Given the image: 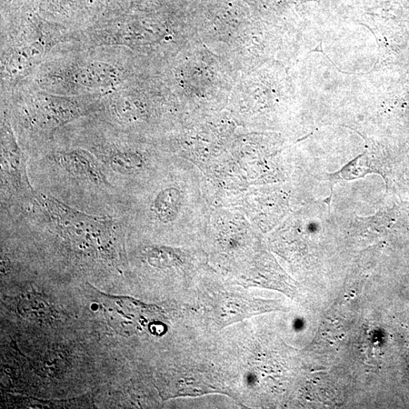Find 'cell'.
Instances as JSON below:
<instances>
[{"instance_id":"3957f363","label":"cell","mask_w":409,"mask_h":409,"mask_svg":"<svg viewBox=\"0 0 409 409\" xmlns=\"http://www.w3.org/2000/svg\"><path fill=\"white\" fill-rule=\"evenodd\" d=\"M59 39L57 33H23L13 46L5 51L2 75L8 81L23 79L42 61Z\"/></svg>"},{"instance_id":"5b68a950","label":"cell","mask_w":409,"mask_h":409,"mask_svg":"<svg viewBox=\"0 0 409 409\" xmlns=\"http://www.w3.org/2000/svg\"><path fill=\"white\" fill-rule=\"evenodd\" d=\"M181 201V196L174 188L166 189L159 193L154 201V210L159 220L169 222L176 217Z\"/></svg>"},{"instance_id":"277c9868","label":"cell","mask_w":409,"mask_h":409,"mask_svg":"<svg viewBox=\"0 0 409 409\" xmlns=\"http://www.w3.org/2000/svg\"><path fill=\"white\" fill-rule=\"evenodd\" d=\"M53 159L69 174L88 179L96 184H106V178L93 156L81 149L58 152Z\"/></svg>"},{"instance_id":"7a4b0ae2","label":"cell","mask_w":409,"mask_h":409,"mask_svg":"<svg viewBox=\"0 0 409 409\" xmlns=\"http://www.w3.org/2000/svg\"><path fill=\"white\" fill-rule=\"evenodd\" d=\"M96 96H63L49 93L30 95L25 103L32 124L46 132L84 115Z\"/></svg>"},{"instance_id":"6da1fadb","label":"cell","mask_w":409,"mask_h":409,"mask_svg":"<svg viewBox=\"0 0 409 409\" xmlns=\"http://www.w3.org/2000/svg\"><path fill=\"white\" fill-rule=\"evenodd\" d=\"M122 76L118 65L101 60H86L65 63L49 68L42 73L39 84L54 94L103 95L117 91Z\"/></svg>"},{"instance_id":"8992f818","label":"cell","mask_w":409,"mask_h":409,"mask_svg":"<svg viewBox=\"0 0 409 409\" xmlns=\"http://www.w3.org/2000/svg\"><path fill=\"white\" fill-rule=\"evenodd\" d=\"M109 164L118 173L132 174L143 168L144 162L137 154L116 151L109 157Z\"/></svg>"}]
</instances>
